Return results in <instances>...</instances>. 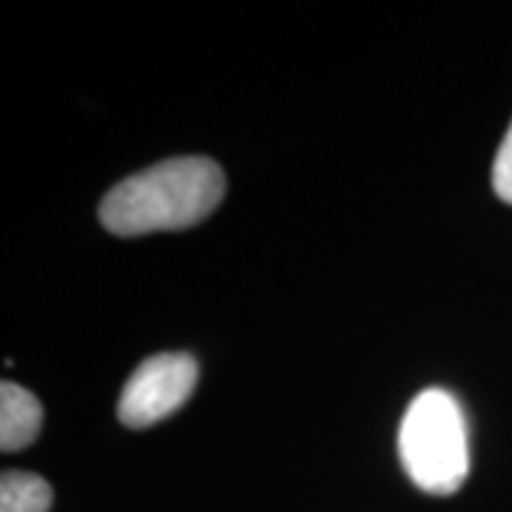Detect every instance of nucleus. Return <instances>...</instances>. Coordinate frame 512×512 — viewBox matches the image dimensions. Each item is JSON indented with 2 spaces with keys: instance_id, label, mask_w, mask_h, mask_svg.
<instances>
[{
  "instance_id": "obj_2",
  "label": "nucleus",
  "mask_w": 512,
  "mask_h": 512,
  "mask_svg": "<svg viewBox=\"0 0 512 512\" xmlns=\"http://www.w3.org/2000/svg\"><path fill=\"white\" fill-rule=\"evenodd\" d=\"M399 456L413 484L450 495L470 476V444L461 404L441 387L421 390L399 427Z\"/></svg>"
},
{
  "instance_id": "obj_4",
  "label": "nucleus",
  "mask_w": 512,
  "mask_h": 512,
  "mask_svg": "<svg viewBox=\"0 0 512 512\" xmlns=\"http://www.w3.org/2000/svg\"><path fill=\"white\" fill-rule=\"evenodd\" d=\"M43 424V407L35 393L15 382L0 384V450L15 453L32 444Z\"/></svg>"
},
{
  "instance_id": "obj_5",
  "label": "nucleus",
  "mask_w": 512,
  "mask_h": 512,
  "mask_svg": "<svg viewBox=\"0 0 512 512\" xmlns=\"http://www.w3.org/2000/svg\"><path fill=\"white\" fill-rule=\"evenodd\" d=\"M52 487L35 473L6 470L0 478V512H49Z\"/></svg>"
},
{
  "instance_id": "obj_3",
  "label": "nucleus",
  "mask_w": 512,
  "mask_h": 512,
  "mask_svg": "<svg viewBox=\"0 0 512 512\" xmlns=\"http://www.w3.org/2000/svg\"><path fill=\"white\" fill-rule=\"evenodd\" d=\"M197 362L188 353H157L131 373L117 416L126 427H151L180 410L197 387Z\"/></svg>"
},
{
  "instance_id": "obj_6",
  "label": "nucleus",
  "mask_w": 512,
  "mask_h": 512,
  "mask_svg": "<svg viewBox=\"0 0 512 512\" xmlns=\"http://www.w3.org/2000/svg\"><path fill=\"white\" fill-rule=\"evenodd\" d=\"M493 188L501 200L512 205V123L504 134V140H501V146H498V154H495Z\"/></svg>"
},
{
  "instance_id": "obj_1",
  "label": "nucleus",
  "mask_w": 512,
  "mask_h": 512,
  "mask_svg": "<svg viewBox=\"0 0 512 512\" xmlns=\"http://www.w3.org/2000/svg\"><path fill=\"white\" fill-rule=\"evenodd\" d=\"M225 197V174L208 157H174L114 185L100 222L117 237L180 231L202 222Z\"/></svg>"
}]
</instances>
